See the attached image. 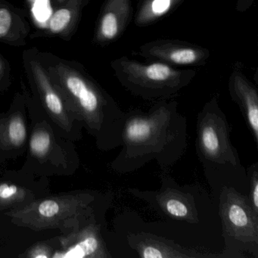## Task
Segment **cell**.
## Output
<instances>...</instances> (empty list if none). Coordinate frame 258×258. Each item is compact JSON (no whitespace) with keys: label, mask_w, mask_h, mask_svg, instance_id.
Instances as JSON below:
<instances>
[{"label":"cell","mask_w":258,"mask_h":258,"mask_svg":"<svg viewBox=\"0 0 258 258\" xmlns=\"http://www.w3.org/2000/svg\"><path fill=\"white\" fill-rule=\"evenodd\" d=\"M247 191L253 209L258 212V163H253L247 169Z\"/></svg>","instance_id":"cell-17"},{"label":"cell","mask_w":258,"mask_h":258,"mask_svg":"<svg viewBox=\"0 0 258 258\" xmlns=\"http://www.w3.org/2000/svg\"><path fill=\"white\" fill-rule=\"evenodd\" d=\"M72 13L68 9H60L54 13L49 22V28L53 33L61 32L70 23Z\"/></svg>","instance_id":"cell-19"},{"label":"cell","mask_w":258,"mask_h":258,"mask_svg":"<svg viewBox=\"0 0 258 258\" xmlns=\"http://www.w3.org/2000/svg\"><path fill=\"white\" fill-rule=\"evenodd\" d=\"M26 102L15 104L0 113V162L16 159L27 152L28 142Z\"/></svg>","instance_id":"cell-12"},{"label":"cell","mask_w":258,"mask_h":258,"mask_svg":"<svg viewBox=\"0 0 258 258\" xmlns=\"http://www.w3.org/2000/svg\"><path fill=\"white\" fill-rule=\"evenodd\" d=\"M28 119L27 156L21 170L35 176H72L81 164L75 142L61 135L37 99L26 101Z\"/></svg>","instance_id":"cell-4"},{"label":"cell","mask_w":258,"mask_h":258,"mask_svg":"<svg viewBox=\"0 0 258 258\" xmlns=\"http://www.w3.org/2000/svg\"><path fill=\"white\" fill-rule=\"evenodd\" d=\"M130 247L142 258H219L222 253H202L152 233L137 232L127 235ZM224 258V257H223Z\"/></svg>","instance_id":"cell-13"},{"label":"cell","mask_w":258,"mask_h":258,"mask_svg":"<svg viewBox=\"0 0 258 258\" xmlns=\"http://www.w3.org/2000/svg\"><path fill=\"white\" fill-rule=\"evenodd\" d=\"M225 241L223 257H244L243 252L258 258V212L247 195L234 188H220L216 198Z\"/></svg>","instance_id":"cell-7"},{"label":"cell","mask_w":258,"mask_h":258,"mask_svg":"<svg viewBox=\"0 0 258 258\" xmlns=\"http://www.w3.org/2000/svg\"><path fill=\"white\" fill-rule=\"evenodd\" d=\"M250 4H252V3L253 2V0H250Z\"/></svg>","instance_id":"cell-22"},{"label":"cell","mask_w":258,"mask_h":258,"mask_svg":"<svg viewBox=\"0 0 258 258\" xmlns=\"http://www.w3.org/2000/svg\"><path fill=\"white\" fill-rule=\"evenodd\" d=\"M139 55L149 61H160L174 67L203 66L211 56L209 49L188 42L156 40L142 45Z\"/></svg>","instance_id":"cell-11"},{"label":"cell","mask_w":258,"mask_h":258,"mask_svg":"<svg viewBox=\"0 0 258 258\" xmlns=\"http://www.w3.org/2000/svg\"><path fill=\"white\" fill-rule=\"evenodd\" d=\"M28 1L31 3H35L37 0H28Z\"/></svg>","instance_id":"cell-21"},{"label":"cell","mask_w":258,"mask_h":258,"mask_svg":"<svg viewBox=\"0 0 258 258\" xmlns=\"http://www.w3.org/2000/svg\"><path fill=\"white\" fill-rule=\"evenodd\" d=\"M105 210L81 220L71 232L57 238L52 258H111L103 237L102 217Z\"/></svg>","instance_id":"cell-9"},{"label":"cell","mask_w":258,"mask_h":258,"mask_svg":"<svg viewBox=\"0 0 258 258\" xmlns=\"http://www.w3.org/2000/svg\"><path fill=\"white\" fill-rule=\"evenodd\" d=\"M107 198L99 191L77 190L49 195L21 209L4 213L12 223L31 230L59 229L63 234L73 230L81 220L105 210Z\"/></svg>","instance_id":"cell-5"},{"label":"cell","mask_w":258,"mask_h":258,"mask_svg":"<svg viewBox=\"0 0 258 258\" xmlns=\"http://www.w3.org/2000/svg\"><path fill=\"white\" fill-rule=\"evenodd\" d=\"M231 127L216 96L206 102L197 116L196 153L204 174L217 198L220 188L247 191V169L231 142Z\"/></svg>","instance_id":"cell-2"},{"label":"cell","mask_w":258,"mask_h":258,"mask_svg":"<svg viewBox=\"0 0 258 258\" xmlns=\"http://www.w3.org/2000/svg\"><path fill=\"white\" fill-rule=\"evenodd\" d=\"M54 239L50 241H42L30 247L23 256L30 258H52V253L55 250Z\"/></svg>","instance_id":"cell-18"},{"label":"cell","mask_w":258,"mask_h":258,"mask_svg":"<svg viewBox=\"0 0 258 258\" xmlns=\"http://www.w3.org/2000/svg\"><path fill=\"white\" fill-rule=\"evenodd\" d=\"M132 13V0H106L98 26V40L108 44L120 38L131 22Z\"/></svg>","instance_id":"cell-15"},{"label":"cell","mask_w":258,"mask_h":258,"mask_svg":"<svg viewBox=\"0 0 258 258\" xmlns=\"http://www.w3.org/2000/svg\"><path fill=\"white\" fill-rule=\"evenodd\" d=\"M184 0H140L134 18L137 27L149 26L173 13Z\"/></svg>","instance_id":"cell-16"},{"label":"cell","mask_w":258,"mask_h":258,"mask_svg":"<svg viewBox=\"0 0 258 258\" xmlns=\"http://www.w3.org/2000/svg\"><path fill=\"white\" fill-rule=\"evenodd\" d=\"M197 185H180L164 170L158 189L128 188L134 197L144 201L158 214L175 221L198 224L202 221V193Z\"/></svg>","instance_id":"cell-8"},{"label":"cell","mask_w":258,"mask_h":258,"mask_svg":"<svg viewBox=\"0 0 258 258\" xmlns=\"http://www.w3.org/2000/svg\"><path fill=\"white\" fill-rule=\"evenodd\" d=\"M228 90L232 101L239 107L255 144H258V92L256 87L235 68L229 77Z\"/></svg>","instance_id":"cell-14"},{"label":"cell","mask_w":258,"mask_h":258,"mask_svg":"<svg viewBox=\"0 0 258 258\" xmlns=\"http://www.w3.org/2000/svg\"><path fill=\"white\" fill-rule=\"evenodd\" d=\"M81 126L103 152L120 146L126 112L105 90L77 72L64 75L53 84Z\"/></svg>","instance_id":"cell-3"},{"label":"cell","mask_w":258,"mask_h":258,"mask_svg":"<svg viewBox=\"0 0 258 258\" xmlns=\"http://www.w3.org/2000/svg\"><path fill=\"white\" fill-rule=\"evenodd\" d=\"M122 87L144 100H164L188 87L196 75L192 69H179L160 62H140L120 57L111 63Z\"/></svg>","instance_id":"cell-6"},{"label":"cell","mask_w":258,"mask_h":258,"mask_svg":"<svg viewBox=\"0 0 258 258\" xmlns=\"http://www.w3.org/2000/svg\"><path fill=\"white\" fill-rule=\"evenodd\" d=\"M187 137V120L176 101L159 100L148 111H130L122 129L121 149L110 167L127 174L155 161L167 170L185 153Z\"/></svg>","instance_id":"cell-1"},{"label":"cell","mask_w":258,"mask_h":258,"mask_svg":"<svg viewBox=\"0 0 258 258\" xmlns=\"http://www.w3.org/2000/svg\"><path fill=\"white\" fill-rule=\"evenodd\" d=\"M49 195V178L22 170L7 171L0 179V211L21 209Z\"/></svg>","instance_id":"cell-10"},{"label":"cell","mask_w":258,"mask_h":258,"mask_svg":"<svg viewBox=\"0 0 258 258\" xmlns=\"http://www.w3.org/2000/svg\"><path fill=\"white\" fill-rule=\"evenodd\" d=\"M0 70H1V64H0Z\"/></svg>","instance_id":"cell-23"},{"label":"cell","mask_w":258,"mask_h":258,"mask_svg":"<svg viewBox=\"0 0 258 258\" xmlns=\"http://www.w3.org/2000/svg\"><path fill=\"white\" fill-rule=\"evenodd\" d=\"M12 16L7 9L0 8V37L7 35L12 25Z\"/></svg>","instance_id":"cell-20"}]
</instances>
